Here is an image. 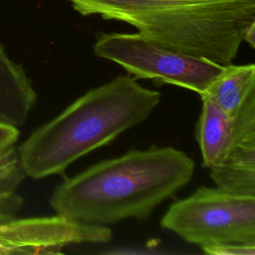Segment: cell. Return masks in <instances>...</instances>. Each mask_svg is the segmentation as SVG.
I'll use <instances>...</instances> for the list:
<instances>
[{
  "label": "cell",
  "mask_w": 255,
  "mask_h": 255,
  "mask_svg": "<svg viewBox=\"0 0 255 255\" xmlns=\"http://www.w3.org/2000/svg\"><path fill=\"white\" fill-rule=\"evenodd\" d=\"M160 225L201 249L228 243L255 244V196L200 186L172 203Z\"/></svg>",
  "instance_id": "obj_4"
},
{
  "label": "cell",
  "mask_w": 255,
  "mask_h": 255,
  "mask_svg": "<svg viewBox=\"0 0 255 255\" xmlns=\"http://www.w3.org/2000/svg\"><path fill=\"white\" fill-rule=\"evenodd\" d=\"M83 15L128 23L160 46L228 65L246 29L255 23V0H68Z\"/></svg>",
  "instance_id": "obj_3"
},
{
  "label": "cell",
  "mask_w": 255,
  "mask_h": 255,
  "mask_svg": "<svg viewBox=\"0 0 255 255\" xmlns=\"http://www.w3.org/2000/svg\"><path fill=\"white\" fill-rule=\"evenodd\" d=\"M208 169L218 188L255 196V141L236 146L220 164Z\"/></svg>",
  "instance_id": "obj_10"
},
{
  "label": "cell",
  "mask_w": 255,
  "mask_h": 255,
  "mask_svg": "<svg viewBox=\"0 0 255 255\" xmlns=\"http://www.w3.org/2000/svg\"><path fill=\"white\" fill-rule=\"evenodd\" d=\"M22 203L16 191H0V224L16 218Z\"/></svg>",
  "instance_id": "obj_11"
},
{
  "label": "cell",
  "mask_w": 255,
  "mask_h": 255,
  "mask_svg": "<svg viewBox=\"0 0 255 255\" xmlns=\"http://www.w3.org/2000/svg\"><path fill=\"white\" fill-rule=\"evenodd\" d=\"M160 98L158 91L143 88L128 75L89 90L20 145L22 169L34 179L62 173L80 157L144 122Z\"/></svg>",
  "instance_id": "obj_2"
},
{
  "label": "cell",
  "mask_w": 255,
  "mask_h": 255,
  "mask_svg": "<svg viewBox=\"0 0 255 255\" xmlns=\"http://www.w3.org/2000/svg\"><path fill=\"white\" fill-rule=\"evenodd\" d=\"M36 98L24 69L0 45V123L19 128L26 123Z\"/></svg>",
  "instance_id": "obj_8"
},
{
  "label": "cell",
  "mask_w": 255,
  "mask_h": 255,
  "mask_svg": "<svg viewBox=\"0 0 255 255\" xmlns=\"http://www.w3.org/2000/svg\"><path fill=\"white\" fill-rule=\"evenodd\" d=\"M243 41L247 42L252 48L255 46V23L251 24L246 31L244 32L243 35Z\"/></svg>",
  "instance_id": "obj_14"
},
{
  "label": "cell",
  "mask_w": 255,
  "mask_h": 255,
  "mask_svg": "<svg viewBox=\"0 0 255 255\" xmlns=\"http://www.w3.org/2000/svg\"><path fill=\"white\" fill-rule=\"evenodd\" d=\"M199 96L209 99L229 117H235L255 98L254 64L224 65L222 72Z\"/></svg>",
  "instance_id": "obj_9"
},
{
  "label": "cell",
  "mask_w": 255,
  "mask_h": 255,
  "mask_svg": "<svg viewBox=\"0 0 255 255\" xmlns=\"http://www.w3.org/2000/svg\"><path fill=\"white\" fill-rule=\"evenodd\" d=\"M112 230L56 214L0 224V254H56L72 244L107 243Z\"/></svg>",
  "instance_id": "obj_6"
},
{
  "label": "cell",
  "mask_w": 255,
  "mask_h": 255,
  "mask_svg": "<svg viewBox=\"0 0 255 255\" xmlns=\"http://www.w3.org/2000/svg\"><path fill=\"white\" fill-rule=\"evenodd\" d=\"M202 250L211 255H254L255 244L228 243L206 247Z\"/></svg>",
  "instance_id": "obj_12"
},
{
  "label": "cell",
  "mask_w": 255,
  "mask_h": 255,
  "mask_svg": "<svg viewBox=\"0 0 255 255\" xmlns=\"http://www.w3.org/2000/svg\"><path fill=\"white\" fill-rule=\"evenodd\" d=\"M200 99L202 110L196 125V139L203 165L211 168L220 164L236 146L255 141V98L233 118L209 99Z\"/></svg>",
  "instance_id": "obj_7"
},
{
  "label": "cell",
  "mask_w": 255,
  "mask_h": 255,
  "mask_svg": "<svg viewBox=\"0 0 255 255\" xmlns=\"http://www.w3.org/2000/svg\"><path fill=\"white\" fill-rule=\"evenodd\" d=\"M19 134L18 128L0 123V155L13 147Z\"/></svg>",
  "instance_id": "obj_13"
},
{
  "label": "cell",
  "mask_w": 255,
  "mask_h": 255,
  "mask_svg": "<svg viewBox=\"0 0 255 255\" xmlns=\"http://www.w3.org/2000/svg\"><path fill=\"white\" fill-rule=\"evenodd\" d=\"M96 56L123 67L135 79L171 84L199 95L222 72L224 65L160 46L139 33H101Z\"/></svg>",
  "instance_id": "obj_5"
},
{
  "label": "cell",
  "mask_w": 255,
  "mask_h": 255,
  "mask_svg": "<svg viewBox=\"0 0 255 255\" xmlns=\"http://www.w3.org/2000/svg\"><path fill=\"white\" fill-rule=\"evenodd\" d=\"M194 167L193 159L170 146L129 150L66 177L50 205L58 215L90 224L143 220L190 181Z\"/></svg>",
  "instance_id": "obj_1"
}]
</instances>
